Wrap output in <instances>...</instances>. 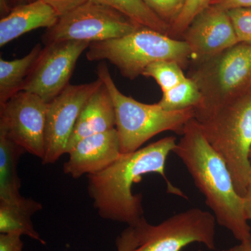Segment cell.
<instances>
[{"mask_svg": "<svg viewBox=\"0 0 251 251\" xmlns=\"http://www.w3.org/2000/svg\"><path fill=\"white\" fill-rule=\"evenodd\" d=\"M176 138L168 136L133 152L121 153L103 171L87 175L88 193L100 217L134 227L144 217L143 196L133 194V185L147 174L156 173L166 181L167 191L187 199L167 176L166 165L176 147Z\"/></svg>", "mask_w": 251, "mask_h": 251, "instance_id": "6da1fadb", "label": "cell"}, {"mask_svg": "<svg viewBox=\"0 0 251 251\" xmlns=\"http://www.w3.org/2000/svg\"><path fill=\"white\" fill-rule=\"evenodd\" d=\"M173 153L184 163L217 224L228 229L239 242L250 240L251 228L244 199L234 186L227 165L208 143L196 119L185 126Z\"/></svg>", "mask_w": 251, "mask_h": 251, "instance_id": "7a4b0ae2", "label": "cell"}, {"mask_svg": "<svg viewBox=\"0 0 251 251\" xmlns=\"http://www.w3.org/2000/svg\"><path fill=\"white\" fill-rule=\"evenodd\" d=\"M87 59L108 60L118 69L122 76L134 80L143 75L149 66L159 61L175 62L184 69L191 63V54L182 39L141 27L122 37L92 43Z\"/></svg>", "mask_w": 251, "mask_h": 251, "instance_id": "3957f363", "label": "cell"}, {"mask_svg": "<svg viewBox=\"0 0 251 251\" xmlns=\"http://www.w3.org/2000/svg\"><path fill=\"white\" fill-rule=\"evenodd\" d=\"M196 120L243 197L251 183V92Z\"/></svg>", "mask_w": 251, "mask_h": 251, "instance_id": "277c9868", "label": "cell"}, {"mask_svg": "<svg viewBox=\"0 0 251 251\" xmlns=\"http://www.w3.org/2000/svg\"><path fill=\"white\" fill-rule=\"evenodd\" d=\"M97 76L108 88L115 114L121 153L133 152L153 137L166 131L182 134L186 125L195 117V109L169 111L158 103L146 104L122 94L112 80L108 65L100 62Z\"/></svg>", "mask_w": 251, "mask_h": 251, "instance_id": "5b68a950", "label": "cell"}, {"mask_svg": "<svg viewBox=\"0 0 251 251\" xmlns=\"http://www.w3.org/2000/svg\"><path fill=\"white\" fill-rule=\"evenodd\" d=\"M187 77L198 86L199 120L223 105L251 92V45L238 43L202 62L191 64Z\"/></svg>", "mask_w": 251, "mask_h": 251, "instance_id": "8992f818", "label": "cell"}, {"mask_svg": "<svg viewBox=\"0 0 251 251\" xmlns=\"http://www.w3.org/2000/svg\"><path fill=\"white\" fill-rule=\"evenodd\" d=\"M216 220L212 213L191 208L161 224H149L145 217L134 226L139 246L133 251H181L193 243L216 249Z\"/></svg>", "mask_w": 251, "mask_h": 251, "instance_id": "52a82bcc", "label": "cell"}, {"mask_svg": "<svg viewBox=\"0 0 251 251\" xmlns=\"http://www.w3.org/2000/svg\"><path fill=\"white\" fill-rule=\"evenodd\" d=\"M142 26L116 10L88 0L59 17L41 37L44 45L64 41L96 43L126 35Z\"/></svg>", "mask_w": 251, "mask_h": 251, "instance_id": "ba28073f", "label": "cell"}, {"mask_svg": "<svg viewBox=\"0 0 251 251\" xmlns=\"http://www.w3.org/2000/svg\"><path fill=\"white\" fill-rule=\"evenodd\" d=\"M90 44L86 41H64L46 45L22 91L36 94L50 103L70 85L77 60Z\"/></svg>", "mask_w": 251, "mask_h": 251, "instance_id": "9c48e42d", "label": "cell"}, {"mask_svg": "<svg viewBox=\"0 0 251 251\" xmlns=\"http://www.w3.org/2000/svg\"><path fill=\"white\" fill-rule=\"evenodd\" d=\"M48 106L39 96L26 91L18 92L0 105V130L41 160L45 154Z\"/></svg>", "mask_w": 251, "mask_h": 251, "instance_id": "30bf717a", "label": "cell"}, {"mask_svg": "<svg viewBox=\"0 0 251 251\" xmlns=\"http://www.w3.org/2000/svg\"><path fill=\"white\" fill-rule=\"evenodd\" d=\"M102 84L99 77L90 83L70 84L49 103L43 164H52L67 153L68 144L82 108Z\"/></svg>", "mask_w": 251, "mask_h": 251, "instance_id": "8fae6325", "label": "cell"}, {"mask_svg": "<svg viewBox=\"0 0 251 251\" xmlns=\"http://www.w3.org/2000/svg\"><path fill=\"white\" fill-rule=\"evenodd\" d=\"M181 39L191 50V64L211 58L239 43L227 11L214 5L193 20Z\"/></svg>", "mask_w": 251, "mask_h": 251, "instance_id": "7c38bea8", "label": "cell"}, {"mask_svg": "<svg viewBox=\"0 0 251 251\" xmlns=\"http://www.w3.org/2000/svg\"><path fill=\"white\" fill-rule=\"evenodd\" d=\"M67 153L63 169L74 179L103 171L121 155L116 128L82 138Z\"/></svg>", "mask_w": 251, "mask_h": 251, "instance_id": "4fadbf2b", "label": "cell"}, {"mask_svg": "<svg viewBox=\"0 0 251 251\" xmlns=\"http://www.w3.org/2000/svg\"><path fill=\"white\" fill-rule=\"evenodd\" d=\"M60 17L44 0L17 4L0 21V46L39 28L52 27Z\"/></svg>", "mask_w": 251, "mask_h": 251, "instance_id": "5bb4252c", "label": "cell"}, {"mask_svg": "<svg viewBox=\"0 0 251 251\" xmlns=\"http://www.w3.org/2000/svg\"><path fill=\"white\" fill-rule=\"evenodd\" d=\"M115 126V106L108 88L103 82L82 108L68 144L67 153L82 138L108 131Z\"/></svg>", "mask_w": 251, "mask_h": 251, "instance_id": "9a60e30c", "label": "cell"}, {"mask_svg": "<svg viewBox=\"0 0 251 251\" xmlns=\"http://www.w3.org/2000/svg\"><path fill=\"white\" fill-rule=\"evenodd\" d=\"M41 209L40 203L31 198L23 197L14 202L0 201V232L28 236L45 245L31 220V216Z\"/></svg>", "mask_w": 251, "mask_h": 251, "instance_id": "2e32d148", "label": "cell"}, {"mask_svg": "<svg viewBox=\"0 0 251 251\" xmlns=\"http://www.w3.org/2000/svg\"><path fill=\"white\" fill-rule=\"evenodd\" d=\"M27 151L0 130V201L14 202L21 199V180L18 176L20 158Z\"/></svg>", "mask_w": 251, "mask_h": 251, "instance_id": "e0dca14e", "label": "cell"}, {"mask_svg": "<svg viewBox=\"0 0 251 251\" xmlns=\"http://www.w3.org/2000/svg\"><path fill=\"white\" fill-rule=\"evenodd\" d=\"M42 50L41 44H38L22 58L10 61L0 59V105L22 91Z\"/></svg>", "mask_w": 251, "mask_h": 251, "instance_id": "ac0fdd59", "label": "cell"}, {"mask_svg": "<svg viewBox=\"0 0 251 251\" xmlns=\"http://www.w3.org/2000/svg\"><path fill=\"white\" fill-rule=\"evenodd\" d=\"M100 4L106 5L116 10L120 14L128 18L132 22L142 27L150 28L153 30L168 34L170 25L144 2L143 0H93Z\"/></svg>", "mask_w": 251, "mask_h": 251, "instance_id": "d6986e66", "label": "cell"}, {"mask_svg": "<svg viewBox=\"0 0 251 251\" xmlns=\"http://www.w3.org/2000/svg\"><path fill=\"white\" fill-rule=\"evenodd\" d=\"M201 95L196 84L190 77L171 90L163 92L158 103L162 108L169 111L196 108L201 101Z\"/></svg>", "mask_w": 251, "mask_h": 251, "instance_id": "ffe728a7", "label": "cell"}, {"mask_svg": "<svg viewBox=\"0 0 251 251\" xmlns=\"http://www.w3.org/2000/svg\"><path fill=\"white\" fill-rule=\"evenodd\" d=\"M143 75L154 79L163 93L179 85L187 77L183 72V68L178 63L172 61L153 63L145 69Z\"/></svg>", "mask_w": 251, "mask_h": 251, "instance_id": "44dd1931", "label": "cell"}, {"mask_svg": "<svg viewBox=\"0 0 251 251\" xmlns=\"http://www.w3.org/2000/svg\"><path fill=\"white\" fill-rule=\"evenodd\" d=\"M211 0H187L179 17L170 27L168 35L181 39L184 31L196 16L210 5Z\"/></svg>", "mask_w": 251, "mask_h": 251, "instance_id": "7402d4cb", "label": "cell"}, {"mask_svg": "<svg viewBox=\"0 0 251 251\" xmlns=\"http://www.w3.org/2000/svg\"><path fill=\"white\" fill-rule=\"evenodd\" d=\"M187 0H143L149 7L170 27L179 17Z\"/></svg>", "mask_w": 251, "mask_h": 251, "instance_id": "603a6c76", "label": "cell"}, {"mask_svg": "<svg viewBox=\"0 0 251 251\" xmlns=\"http://www.w3.org/2000/svg\"><path fill=\"white\" fill-rule=\"evenodd\" d=\"M227 13L239 43L251 45V8H235Z\"/></svg>", "mask_w": 251, "mask_h": 251, "instance_id": "cb8c5ba5", "label": "cell"}, {"mask_svg": "<svg viewBox=\"0 0 251 251\" xmlns=\"http://www.w3.org/2000/svg\"><path fill=\"white\" fill-rule=\"evenodd\" d=\"M117 251H133L139 246V239L134 227L128 226L117 239Z\"/></svg>", "mask_w": 251, "mask_h": 251, "instance_id": "d4e9b609", "label": "cell"}, {"mask_svg": "<svg viewBox=\"0 0 251 251\" xmlns=\"http://www.w3.org/2000/svg\"><path fill=\"white\" fill-rule=\"evenodd\" d=\"M17 234H0V251H22L23 243Z\"/></svg>", "mask_w": 251, "mask_h": 251, "instance_id": "484cf974", "label": "cell"}, {"mask_svg": "<svg viewBox=\"0 0 251 251\" xmlns=\"http://www.w3.org/2000/svg\"><path fill=\"white\" fill-rule=\"evenodd\" d=\"M56 11L59 16L67 14L88 0H44Z\"/></svg>", "mask_w": 251, "mask_h": 251, "instance_id": "4316f807", "label": "cell"}, {"mask_svg": "<svg viewBox=\"0 0 251 251\" xmlns=\"http://www.w3.org/2000/svg\"><path fill=\"white\" fill-rule=\"evenodd\" d=\"M210 5L228 11L235 8H251V0H211Z\"/></svg>", "mask_w": 251, "mask_h": 251, "instance_id": "83f0119b", "label": "cell"}, {"mask_svg": "<svg viewBox=\"0 0 251 251\" xmlns=\"http://www.w3.org/2000/svg\"><path fill=\"white\" fill-rule=\"evenodd\" d=\"M244 199V210L248 221H251V183L248 186L246 193L243 196Z\"/></svg>", "mask_w": 251, "mask_h": 251, "instance_id": "f1b7e54d", "label": "cell"}, {"mask_svg": "<svg viewBox=\"0 0 251 251\" xmlns=\"http://www.w3.org/2000/svg\"><path fill=\"white\" fill-rule=\"evenodd\" d=\"M226 251H251V239L241 242L238 245L234 246Z\"/></svg>", "mask_w": 251, "mask_h": 251, "instance_id": "f546056e", "label": "cell"}, {"mask_svg": "<svg viewBox=\"0 0 251 251\" xmlns=\"http://www.w3.org/2000/svg\"><path fill=\"white\" fill-rule=\"evenodd\" d=\"M12 8L9 4V0H0V14L1 18L7 16L11 11Z\"/></svg>", "mask_w": 251, "mask_h": 251, "instance_id": "4dcf8cb0", "label": "cell"}, {"mask_svg": "<svg viewBox=\"0 0 251 251\" xmlns=\"http://www.w3.org/2000/svg\"><path fill=\"white\" fill-rule=\"evenodd\" d=\"M14 2L18 3V4H25V3L31 2L34 0H12Z\"/></svg>", "mask_w": 251, "mask_h": 251, "instance_id": "1f68e13d", "label": "cell"}, {"mask_svg": "<svg viewBox=\"0 0 251 251\" xmlns=\"http://www.w3.org/2000/svg\"><path fill=\"white\" fill-rule=\"evenodd\" d=\"M250 160H251V152H250Z\"/></svg>", "mask_w": 251, "mask_h": 251, "instance_id": "d6a6232c", "label": "cell"}]
</instances>
